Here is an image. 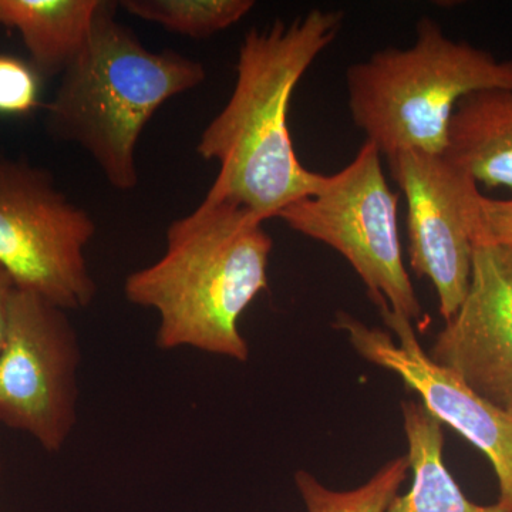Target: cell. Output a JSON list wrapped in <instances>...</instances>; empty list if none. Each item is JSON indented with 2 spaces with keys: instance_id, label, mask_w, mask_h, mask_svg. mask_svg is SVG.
Listing matches in <instances>:
<instances>
[{
  "instance_id": "obj_5",
  "label": "cell",
  "mask_w": 512,
  "mask_h": 512,
  "mask_svg": "<svg viewBox=\"0 0 512 512\" xmlns=\"http://www.w3.org/2000/svg\"><path fill=\"white\" fill-rule=\"evenodd\" d=\"M382 154L365 141L338 173L323 175L315 192L279 212L295 232L338 251L362 279L377 308L409 320L423 309L403 261L396 192L387 184Z\"/></svg>"
},
{
  "instance_id": "obj_16",
  "label": "cell",
  "mask_w": 512,
  "mask_h": 512,
  "mask_svg": "<svg viewBox=\"0 0 512 512\" xmlns=\"http://www.w3.org/2000/svg\"><path fill=\"white\" fill-rule=\"evenodd\" d=\"M42 76L30 62L0 53V116H26L40 106Z\"/></svg>"
},
{
  "instance_id": "obj_19",
  "label": "cell",
  "mask_w": 512,
  "mask_h": 512,
  "mask_svg": "<svg viewBox=\"0 0 512 512\" xmlns=\"http://www.w3.org/2000/svg\"><path fill=\"white\" fill-rule=\"evenodd\" d=\"M498 259L508 275L512 279V247L494 248Z\"/></svg>"
},
{
  "instance_id": "obj_12",
  "label": "cell",
  "mask_w": 512,
  "mask_h": 512,
  "mask_svg": "<svg viewBox=\"0 0 512 512\" xmlns=\"http://www.w3.org/2000/svg\"><path fill=\"white\" fill-rule=\"evenodd\" d=\"M103 3L0 0V26L19 33L40 76H62L86 46Z\"/></svg>"
},
{
  "instance_id": "obj_3",
  "label": "cell",
  "mask_w": 512,
  "mask_h": 512,
  "mask_svg": "<svg viewBox=\"0 0 512 512\" xmlns=\"http://www.w3.org/2000/svg\"><path fill=\"white\" fill-rule=\"evenodd\" d=\"M104 2L92 35L60 76L45 106L46 130L76 144L119 191L138 187L137 146L144 128L168 100L207 79L204 64L174 50L147 49Z\"/></svg>"
},
{
  "instance_id": "obj_1",
  "label": "cell",
  "mask_w": 512,
  "mask_h": 512,
  "mask_svg": "<svg viewBox=\"0 0 512 512\" xmlns=\"http://www.w3.org/2000/svg\"><path fill=\"white\" fill-rule=\"evenodd\" d=\"M343 20L342 10L312 9L244 36L231 97L197 144L204 160L220 165L205 200L231 202L265 222L315 192L320 174L296 154L289 106L309 67L339 36Z\"/></svg>"
},
{
  "instance_id": "obj_8",
  "label": "cell",
  "mask_w": 512,
  "mask_h": 512,
  "mask_svg": "<svg viewBox=\"0 0 512 512\" xmlns=\"http://www.w3.org/2000/svg\"><path fill=\"white\" fill-rule=\"evenodd\" d=\"M389 163L407 202L410 264L436 288L447 322L466 298L473 272L477 181L444 154L402 151Z\"/></svg>"
},
{
  "instance_id": "obj_15",
  "label": "cell",
  "mask_w": 512,
  "mask_h": 512,
  "mask_svg": "<svg viewBox=\"0 0 512 512\" xmlns=\"http://www.w3.org/2000/svg\"><path fill=\"white\" fill-rule=\"evenodd\" d=\"M406 456L394 458L355 490L335 491L308 471H298L295 483L308 512H386L409 473Z\"/></svg>"
},
{
  "instance_id": "obj_2",
  "label": "cell",
  "mask_w": 512,
  "mask_h": 512,
  "mask_svg": "<svg viewBox=\"0 0 512 512\" xmlns=\"http://www.w3.org/2000/svg\"><path fill=\"white\" fill-rule=\"evenodd\" d=\"M272 249L264 221L231 202L204 198L168 227L161 258L127 276L124 296L157 313L158 349L247 362L239 320L268 289Z\"/></svg>"
},
{
  "instance_id": "obj_18",
  "label": "cell",
  "mask_w": 512,
  "mask_h": 512,
  "mask_svg": "<svg viewBox=\"0 0 512 512\" xmlns=\"http://www.w3.org/2000/svg\"><path fill=\"white\" fill-rule=\"evenodd\" d=\"M16 289L18 288H16L12 276L0 265V350L3 348L6 332H8L10 305H12Z\"/></svg>"
},
{
  "instance_id": "obj_9",
  "label": "cell",
  "mask_w": 512,
  "mask_h": 512,
  "mask_svg": "<svg viewBox=\"0 0 512 512\" xmlns=\"http://www.w3.org/2000/svg\"><path fill=\"white\" fill-rule=\"evenodd\" d=\"M379 309L399 343L384 330L369 328L346 312L336 315L335 328L348 335L363 359L399 376L434 417L485 454L500 487L498 504L512 512V412L487 402L450 370L434 363L421 349L412 320L387 306Z\"/></svg>"
},
{
  "instance_id": "obj_20",
  "label": "cell",
  "mask_w": 512,
  "mask_h": 512,
  "mask_svg": "<svg viewBox=\"0 0 512 512\" xmlns=\"http://www.w3.org/2000/svg\"><path fill=\"white\" fill-rule=\"evenodd\" d=\"M0 470H2V461H0Z\"/></svg>"
},
{
  "instance_id": "obj_10",
  "label": "cell",
  "mask_w": 512,
  "mask_h": 512,
  "mask_svg": "<svg viewBox=\"0 0 512 512\" xmlns=\"http://www.w3.org/2000/svg\"><path fill=\"white\" fill-rule=\"evenodd\" d=\"M427 355L478 396L512 412V279L494 248L474 249L466 298Z\"/></svg>"
},
{
  "instance_id": "obj_7",
  "label": "cell",
  "mask_w": 512,
  "mask_h": 512,
  "mask_svg": "<svg viewBox=\"0 0 512 512\" xmlns=\"http://www.w3.org/2000/svg\"><path fill=\"white\" fill-rule=\"evenodd\" d=\"M80 362L67 311L16 289L0 350V424L59 453L77 423Z\"/></svg>"
},
{
  "instance_id": "obj_4",
  "label": "cell",
  "mask_w": 512,
  "mask_h": 512,
  "mask_svg": "<svg viewBox=\"0 0 512 512\" xmlns=\"http://www.w3.org/2000/svg\"><path fill=\"white\" fill-rule=\"evenodd\" d=\"M353 124L392 158L402 151L444 154L458 103L483 90H512V59L454 40L423 16L409 47H384L346 72Z\"/></svg>"
},
{
  "instance_id": "obj_6",
  "label": "cell",
  "mask_w": 512,
  "mask_h": 512,
  "mask_svg": "<svg viewBox=\"0 0 512 512\" xmlns=\"http://www.w3.org/2000/svg\"><path fill=\"white\" fill-rule=\"evenodd\" d=\"M96 221L55 177L0 151V265L20 291L64 311L89 308L97 295L86 249Z\"/></svg>"
},
{
  "instance_id": "obj_11",
  "label": "cell",
  "mask_w": 512,
  "mask_h": 512,
  "mask_svg": "<svg viewBox=\"0 0 512 512\" xmlns=\"http://www.w3.org/2000/svg\"><path fill=\"white\" fill-rule=\"evenodd\" d=\"M444 156L487 187L512 188V90H483L458 103Z\"/></svg>"
},
{
  "instance_id": "obj_14",
  "label": "cell",
  "mask_w": 512,
  "mask_h": 512,
  "mask_svg": "<svg viewBox=\"0 0 512 512\" xmlns=\"http://www.w3.org/2000/svg\"><path fill=\"white\" fill-rule=\"evenodd\" d=\"M121 8L175 35L210 39L241 22L254 9L252 0H124Z\"/></svg>"
},
{
  "instance_id": "obj_17",
  "label": "cell",
  "mask_w": 512,
  "mask_h": 512,
  "mask_svg": "<svg viewBox=\"0 0 512 512\" xmlns=\"http://www.w3.org/2000/svg\"><path fill=\"white\" fill-rule=\"evenodd\" d=\"M476 247H512V198H478Z\"/></svg>"
},
{
  "instance_id": "obj_13",
  "label": "cell",
  "mask_w": 512,
  "mask_h": 512,
  "mask_svg": "<svg viewBox=\"0 0 512 512\" xmlns=\"http://www.w3.org/2000/svg\"><path fill=\"white\" fill-rule=\"evenodd\" d=\"M412 488L393 498L386 512H510L503 505L471 503L444 464L443 423L423 403L403 402Z\"/></svg>"
}]
</instances>
